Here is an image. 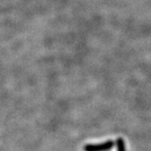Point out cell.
<instances>
[{"mask_svg":"<svg viewBox=\"0 0 151 151\" xmlns=\"http://www.w3.org/2000/svg\"><path fill=\"white\" fill-rule=\"evenodd\" d=\"M116 146H117V151H126V146H125V141L124 139L119 137L116 141Z\"/></svg>","mask_w":151,"mask_h":151,"instance_id":"2","label":"cell"},{"mask_svg":"<svg viewBox=\"0 0 151 151\" xmlns=\"http://www.w3.org/2000/svg\"><path fill=\"white\" fill-rule=\"evenodd\" d=\"M114 147V141L112 140H107L104 143L99 144H88L84 146L85 151H106L109 150Z\"/></svg>","mask_w":151,"mask_h":151,"instance_id":"1","label":"cell"}]
</instances>
